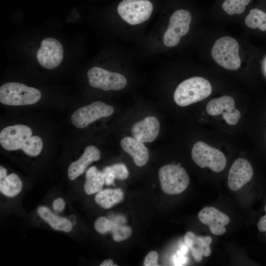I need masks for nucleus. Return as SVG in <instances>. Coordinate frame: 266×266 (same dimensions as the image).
Segmentation results:
<instances>
[{
    "instance_id": "obj_1",
    "label": "nucleus",
    "mask_w": 266,
    "mask_h": 266,
    "mask_svg": "<svg viewBox=\"0 0 266 266\" xmlns=\"http://www.w3.org/2000/svg\"><path fill=\"white\" fill-rule=\"evenodd\" d=\"M212 92L210 82L201 77H193L180 83L174 93L173 99L180 106H186L200 101Z\"/></svg>"
},
{
    "instance_id": "obj_2",
    "label": "nucleus",
    "mask_w": 266,
    "mask_h": 266,
    "mask_svg": "<svg viewBox=\"0 0 266 266\" xmlns=\"http://www.w3.org/2000/svg\"><path fill=\"white\" fill-rule=\"evenodd\" d=\"M40 92L17 82H8L0 88V102L7 105L33 104L40 99Z\"/></svg>"
},
{
    "instance_id": "obj_3",
    "label": "nucleus",
    "mask_w": 266,
    "mask_h": 266,
    "mask_svg": "<svg viewBox=\"0 0 266 266\" xmlns=\"http://www.w3.org/2000/svg\"><path fill=\"white\" fill-rule=\"evenodd\" d=\"M239 44L233 38L223 36L217 39L211 50L213 60L220 66L229 70H236L241 65Z\"/></svg>"
},
{
    "instance_id": "obj_4",
    "label": "nucleus",
    "mask_w": 266,
    "mask_h": 266,
    "mask_svg": "<svg viewBox=\"0 0 266 266\" xmlns=\"http://www.w3.org/2000/svg\"><path fill=\"white\" fill-rule=\"evenodd\" d=\"M159 178L163 191L168 195L182 193L190 182L187 172L180 164H169L162 166L159 170Z\"/></svg>"
},
{
    "instance_id": "obj_5",
    "label": "nucleus",
    "mask_w": 266,
    "mask_h": 266,
    "mask_svg": "<svg viewBox=\"0 0 266 266\" xmlns=\"http://www.w3.org/2000/svg\"><path fill=\"white\" fill-rule=\"evenodd\" d=\"M191 155L198 166L207 167L215 172H221L227 165L226 158L221 151L201 141L195 143Z\"/></svg>"
},
{
    "instance_id": "obj_6",
    "label": "nucleus",
    "mask_w": 266,
    "mask_h": 266,
    "mask_svg": "<svg viewBox=\"0 0 266 266\" xmlns=\"http://www.w3.org/2000/svg\"><path fill=\"white\" fill-rule=\"evenodd\" d=\"M153 9V4L148 0H123L117 7L121 18L133 25L147 21L151 15Z\"/></svg>"
},
{
    "instance_id": "obj_7",
    "label": "nucleus",
    "mask_w": 266,
    "mask_h": 266,
    "mask_svg": "<svg viewBox=\"0 0 266 266\" xmlns=\"http://www.w3.org/2000/svg\"><path fill=\"white\" fill-rule=\"evenodd\" d=\"M114 108L102 101H96L77 109L71 116L73 126L78 129L86 127L91 123L102 117L111 115Z\"/></svg>"
},
{
    "instance_id": "obj_8",
    "label": "nucleus",
    "mask_w": 266,
    "mask_h": 266,
    "mask_svg": "<svg viewBox=\"0 0 266 266\" xmlns=\"http://www.w3.org/2000/svg\"><path fill=\"white\" fill-rule=\"evenodd\" d=\"M192 16L185 9L175 11L171 15L168 27L164 33L163 42L167 47H174L180 41V37L189 32Z\"/></svg>"
},
{
    "instance_id": "obj_9",
    "label": "nucleus",
    "mask_w": 266,
    "mask_h": 266,
    "mask_svg": "<svg viewBox=\"0 0 266 266\" xmlns=\"http://www.w3.org/2000/svg\"><path fill=\"white\" fill-rule=\"evenodd\" d=\"M90 85L104 91L120 90L125 88L127 81L122 74L110 72L99 67H93L87 72Z\"/></svg>"
},
{
    "instance_id": "obj_10",
    "label": "nucleus",
    "mask_w": 266,
    "mask_h": 266,
    "mask_svg": "<svg viewBox=\"0 0 266 266\" xmlns=\"http://www.w3.org/2000/svg\"><path fill=\"white\" fill-rule=\"evenodd\" d=\"M64 56L62 44L56 39L47 37L43 39L36 53V59L39 64L47 69H53L61 63Z\"/></svg>"
},
{
    "instance_id": "obj_11",
    "label": "nucleus",
    "mask_w": 266,
    "mask_h": 266,
    "mask_svg": "<svg viewBox=\"0 0 266 266\" xmlns=\"http://www.w3.org/2000/svg\"><path fill=\"white\" fill-rule=\"evenodd\" d=\"M207 113L212 116L222 114L226 122L230 125H236L240 118V113L235 108L234 99L224 96L210 100L207 104Z\"/></svg>"
},
{
    "instance_id": "obj_12",
    "label": "nucleus",
    "mask_w": 266,
    "mask_h": 266,
    "mask_svg": "<svg viewBox=\"0 0 266 266\" xmlns=\"http://www.w3.org/2000/svg\"><path fill=\"white\" fill-rule=\"evenodd\" d=\"M32 135V131L27 126L18 124L8 126L0 132V143L6 150L21 149Z\"/></svg>"
},
{
    "instance_id": "obj_13",
    "label": "nucleus",
    "mask_w": 266,
    "mask_h": 266,
    "mask_svg": "<svg viewBox=\"0 0 266 266\" xmlns=\"http://www.w3.org/2000/svg\"><path fill=\"white\" fill-rule=\"evenodd\" d=\"M253 175V169L249 161L243 158L237 159L229 171L228 186L232 191H237L250 181Z\"/></svg>"
},
{
    "instance_id": "obj_14",
    "label": "nucleus",
    "mask_w": 266,
    "mask_h": 266,
    "mask_svg": "<svg viewBox=\"0 0 266 266\" xmlns=\"http://www.w3.org/2000/svg\"><path fill=\"white\" fill-rule=\"evenodd\" d=\"M198 217L202 224L208 226L211 233L216 235L225 233V226L230 221L228 216L212 206L203 207Z\"/></svg>"
},
{
    "instance_id": "obj_15",
    "label": "nucleus",
    "mask_w": 266,
    "mask_h": 266,
    "mask_svg": "<svg viewBox=\"0 0 266 266\" xmlns=\"http://www.w3.org/2000/svg\"><path fill=\"white\" fill-rule=\"evenodd\" d=\"M159 132V121L157 118L152 116L146 117L134 123L131 129L133 137L142 143L154 141Z\"/></svg>"
},
{
    "instance_id": "obj_16",
    "label": "nucleus",
    "mask_w": 266,
    "mask_h": 266,
    "mask_svg": "<svg viewBox=\"0 0 266 266\" xmlns=\"http://www.w3.org/2000/svg\"><path fill=\"white\" fill-rule=\"evenodd\" d=\"M212 239L210 236H198L192 232H187L184 235L185 245L191 252L194 260L200 262L202 257H208L211 253L210 244Z\"/></svg>"
},
{
    "instance_id": "obj_17",
    "label": "nucleus",
    "mask_w": 266,
    "mask_h": 266,
    "mask_svg": "<svg viewBox=\"0 0 266 266\" xmlns=\"http://www.w3.org/2000/svg\"><path fill=\"white\" fill-rule=\"evenodd\" d=\"M100 158V151L93 145L87 146L82 155L69 166L67 171L68 177L73 180L82 174L87 167L94 161H98Z\"/></svg>"
},
{
    "instance_id": "obj_18",
    "label": "nucleus",
    "mask_w": 266,
    "mask_h": 266,
    "mask_svg": "<svg viewBox=\"0 0 266 266\" xmlns=\"http://www.w3.org/2000/svg\"><path fill=\"white\" fill-rule=\"evenodd\" d=\"M143 143L132 137H125L120 142L123 150L132 157L135 165L139 167L145 166L149 160V151Z\"/></svg>"
},
{
    "instance_id": "obj_19",
    "label": "nucleus",
    "mask_w": 266,
    "mask_h": 266,
    "mask_svg": "<svg viewBox=\"0 0 266 266\" xmlns=\"http://www.w3.org/2000/svg\"><path fill=\"white\" fill-rule=\"evenodd\" d=\"M37 212L40 217L54 230L68 233L72 229V223L69 220L56 215L46 206L38 207Z\"/></svg>"
},
{
    "instance_id": "obj_20",
    "label": "nucleus",
    "mask_w": 266,
    "mask_h": 266,
    "mask_svg": "<svg viewBox=\"0 0 266 266\" xmlns=\"http://www.w3.org/2000/svg\"><path fill=\"white\" fill-rule=\"evenodd\" d=\"M123 199L124 193L121 189H107L97 193L95 200L101 207L109 209L121 202Z\"/></svg>"
},
{
    "instance_id": "obj_21",
    "label": "nucleus",
    "mask_w": 266,
    "mask_h": 266,
    "mask_svg": "<svg viewBox=\"0 0 266 266\" xmlns=\"http://www.w3.org/2000/svg\"><path fill=\"white\" fill-rule=\"evenodd\" d=\"M104 184L103 171L98 170L95 166H91L87 170L84 189L87 195H92L100 191Z\"/></svg>"
},
{
    "instance_id": "obj_22",
    "label": "nucleus",
    "mask_w": 266,
    "mask_h": 266,
    "mask_svg": "<svg viewBox=\"0 0 266 266\" xmlns=\"http://www.w3.org/2000/svg\"><path fill=\"white\" fill-rule=\"evenodd\" d=\"M22 182L15 173H11L0 180V191L8 197L16 196L21 192Z\"/></svg>"
},
{
    "instance_id": "obj_23",
    "label": "nucleus",
    "mask_w": 266,
    "mask_h": 266,
    "mask_svg": "<svg viewBox=\"0 0 266 266\" xmlns=\"http://www.w3.org/2000/svg\"><path fill=\"white\" fill-rule=\"evenodd\" d=\"M246 25L252 29L259 28L266 31V13L258 8H253L245 19Z\"/></svg>"
},
{
    "instance_id": "obj_24",
    "label": "nucleus",
    "mask_w": 266,
    "mask_h": 266,
    "mask_svg": "<svg viewBox=\"0 0 266 266\" xmlns=\"http://www.w3.org/2000/svg\"><path fill=\"white\" fill-rule=\"evenodd\" d=\"M43 143L41 138L37 135L30 137L21 148L23 152L30 156L38 155L42 148Z\"/></svg>"
},
{
    "instance_id": "obj_25",
    "label": "nucleus",
    "mask_w": 266,
    "mask_h": 266,
    "mask_svg": "<svg viewBox=\"0 0 266 266\" xmlns=\"http://www.w3.org/2000/svg\"><path fill=\"white\" fill-rule=\"evenodd\" d=\"M251 0H225L222 4L223 10L229 15L239 14L245 10V6Z\"/></svg>"
},
{
    "instance_id": "obj_26",
    "label": "nucleus",
    "mask_w": 266,
    "mask_h": 266,
    "mask_svg": "<svg viewBox=\"0 0 266 266\" xmlns=\"http://www.w3.org/2000/svg\"><path fill=\"white\" fill-rule=\"evenodd\" d=\"M110 232L112 234L113 240L117 242L128 239L132 233V229L130 227L120 225L113 221Z\"/></svg>"
},
{
    "instance_id": "obj_27",
    "label": "nucleus",
    "mask_w": 266,
    "mask_h": 266,
    "mask_svg": "<svg viewBox=\"0 0 266 266\" xmlns=\"http://www.w3.org/2000/svg\"><path fill=\"white\" fill-rule=\"evenodd\" d=\"M112 221L104 217H99L94 223L95 229L100 233H105L110 232Z\"/></svg>"
},
{
    "instance_id": "obj_28",
    "label": "nucleus",
    "mask_w": 266,
    "mask_h": 266,
    "mask_svg": "<svg viewBox=\"0 0 266 266\" xmlns=\"http://www.w3.org/2000/svg\"><path fill=\"white\" fill-rule=\"evenodd\" d=\"M110 167L115 179L125 180L129 176L128 170L123 164H116L110 166Z\"/></svg>"
},
{
    "instance_id": "obj_29",
    "label": "nucleus",
    "mask_w": 266,
    "mask_h": 266,
    "mask_svg": "<svg viewBox=\"0 0 266 266\" xmlns=\"http://www.w3.org/2000/svg\"><path fill=\"white\" fill-rule=\"evenodd\" d=\"M158 254L156 251H152L146 256L143 265L145 266H158Z\"/></svg>"
},
{
    "instance_id": "obj_30",
    "label": "nucleus",
    "mask_w": 266,
    "mask_h": 266,
    "mask_svg": "<svg viewBox=\"0 0 266 266\" xmlns=\"http://www.w3.org/2000/svg\"><path fill=\"white\" fill-rule=\"evenodd\" d=\"M104 175V182L106 185H114V180L115 179L110 166H105L103 169Z\"/></svg>"
},
{
    "instance_id": "obj_31",
    "label": "nucleus",
    "mask_w": 266,
    "mask_h": 266,
    "mask_svg": "<svg viewBox=\"0 0 266 266\" xmlns=\"http://www.w3.org/2000/svg\"><path fill=\"white\" fill-rule=\"evenodd\" d=\"M65 200L61 198H57L53 202V210L56 212L62 211L65 208Z\"/></svg>"
},
{
    "instance_id": "obj_32",
    "label": "nucleus",
    "mask_w": 266,
    "mask_h": 266,
    "mask_svg": "<svg viewBox=\"0 0 266 266\" xmlns=\"http://www.w3.org/2000/svg\"><path fill=\"white\" fill-rule=\"evenodd\" d=\"M266 215L262 217L257 223V228L261 232H266V205L265 206Z\"/></svg>"
},
{
    "instance_id": "obj_33",
    "label": "nucleus",
    "mask_w": 266,
    "mask_h": 266,
    "mask_svg": "<svg viewBox=\"0 0 266 266\" xmlns=\"http://www.w3.org/2000/svg\"><path fill=\"white\" fill-rule=\"evenodd\" d=\"M187 259L184 256L174 255L173 261L175 266H182L186 263Z\"/></svg>"
},
{
    "instance_id": "obj_34",
    "label": "nucleus",
    "mask_w": 266,
    "mask_h": 266,
    "mask_svg": "<svg viewBox=\"0 0 266 266\" xmlns=\"http://www.w3.org/2000/svg\"><path fill=\"white\" fill-rule=\"evenodd\" d=\"M188 247L186 245H182L180 250L177 252V255L179 256H185L188 251Z\"/></svg>"
},
{
    "instance_id": "obj_35",
    "label": "nucleus",
    "mask_w": 266,
    "mask_h": 266,
    "mask_svg": "<svg viewBox=\"0 0 266 266\" xmlns=\"http://www.w3.org/2000/svg\"><path fill=\"white\" fill-rule=\"evenodd\" d=\"M114 266L113 262L111 259L105 260L100 265V266Z\"/></svg>"
},
{
    "instance_id": "obj_36",
    "label": "nucleus",
    "mask_w": 266,
    "mask_h": 266,
    "mask_svg": "<svg viewBox=\"0 0 266 266\" xmlns=\"http://www.w3.org/2000/svg\"><path fill=\"white\" fill-rule=\"evenodd\" d=\"M6 169L2 166H0V179H2L6 176Z\"/></svg>"
}]
</instances>
